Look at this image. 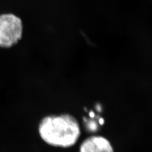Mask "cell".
<instances>
[{
	"mask_svg": "<svg viewBox=\"0 0 152 152\" xmlns=\"http://www.w3.org/2000/svg\"><path fill=\"white\" fill-rule=\"evenodd\" d=\"M39 132L41 137L46 143L63 148L74 145L80 134L77 121L68 114L43 118L39 124Z\"/></svg>",
	"mask_w": 152,
	"mask_h": 152,
	"instance_id": "obj_1",
	"label": "cell"
},
{
	"mask_svg": "<svg viewBox=\"0 0 152 152\" xmlns=\"http://www.w3.org/2000/svg\"><path fill=\"white\" fill-rule=\"evenodd\" d=\"M23 26L21 19L13 13L0 15V48H9L21 39Z\"/></svg>",
	"mask_w": 152,
	"mask_h": 152,
	"instance_id": "obj_2",
	"label": "cell"
},
{
	"mask_svg": "<svg viewBox=\"0 0 152 152\" xmlns=\"http://www.w3.org/2000/svg\"><path fill=\"white\" fill-rule=\"evenodd\" d=\"M80 152H114L109 141L101 136H91L80 145Z\"/></svg>",
	"mask_w": 152,
	"mask_h": 152,
	"instance_id": "obj_3",
	"label": "cell"
},
{
	"mask_svg": "<svg viewBox=\"0 0 152 152\" xmlns=\"http://www.w3.org/2000/svg\"><path fill=\"white\" fill-rule=\"evenodd\" d=\"M99 123L101 125H102V124H103L104 123V120L102 118H101L100 119V120H99Z\"/></svg>",
	"mask_w": 152,
	"mask_h": 152,
	"instance_id": "obj_4",
	"label": "cell"
},
{
	"mask_svg": "<svg viewBox=\"0 0 152 152\" xmlns=\"http://www.w3.org/2000/svg\"><path fill=\"white\" fill-rule=\"evenodd\" d=\"M89 115H90V116H91V117H92V118L94 116V113H93V112H91Z\"/></svg>",
	"mask_w": 152,
	"mask_h": 152,
	"instance_id": "obj_5",
	"label": "cell"
}]
</instances>
